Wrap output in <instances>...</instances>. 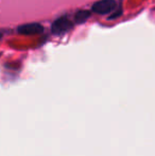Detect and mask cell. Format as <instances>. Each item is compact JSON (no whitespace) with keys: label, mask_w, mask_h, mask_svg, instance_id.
Listing matches in <instances>:
<instances>
[{"label":"cell","mask_w":155,"mask_h":156,"mask_svg":"<svg viewBox=\"0 0 155 156\" xmlns=\"http://www.w3.org/2000/svg\"><path fill=\"white\" fill-rule=\"evenodd\" d=\"M90 16V12L86 10H80L76 13L75 15V21L77 23H83L84 21H86Z\"/></svg>","instance_id":"4"},{"label":"cell","mask_w":155,"mask_h":156,"mask_svg":"<svg viewBox=\"0 0 155 156\" xmlns=\"http://www.w3.org/2000/svg\"><path fill=\"white\" fill-rule=\"evenodd\" d=\"M72 23L66 17H62V18L56 19L55 21L52 25V32L54 34H62V33H65L66 31H68L71 28Z\"/></svg>","instance_id":"2"},{"label":"cell","mask_w":155,"mask_h":156,"mask_svg":"<svg viewBox=\"0 0 155 156\" xmlns=\"http://www.w3.org/2000/svg\"><path fill=\"white\" fill-rule=\"evenodd\" d=\"M18 32L23 35H34L39 34L43 32V26L36 23H26V25H21L18 28Z\"/></svg>","instance_id":"3"},{"label":"cell","mask_w":155,"mask_h":156,"mask_svg":"<svg viewBox=\"0 0 155 156\" xmlns=\"http://www.w3.org/2000/svg\"><path fill=\"white\" fill-rule=\"evenodd\" d=\"M116 6L117 4L115 0H99L93 4L91 10L97 14L105 15L114 12L116 10Z\"/></svg>","instance_id":"1"}]
</instances>
